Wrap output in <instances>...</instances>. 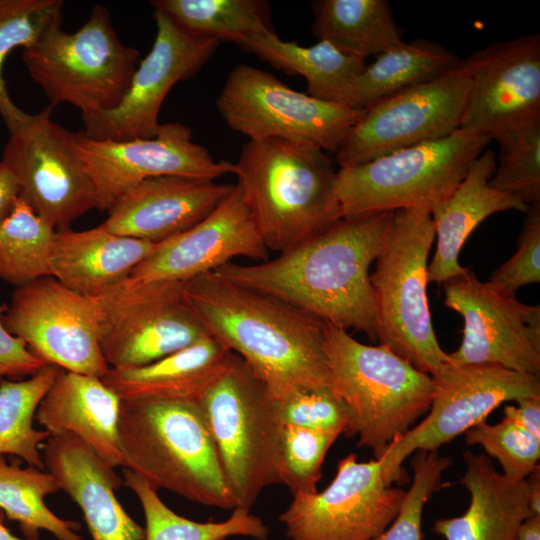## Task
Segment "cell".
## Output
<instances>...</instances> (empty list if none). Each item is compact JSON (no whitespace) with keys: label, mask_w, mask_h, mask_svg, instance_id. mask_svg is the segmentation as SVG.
<instances>
[{"label":"cell","mask_w":540,"mask_h":540,"mask_svg":"<svg viewBox=\"0 0 540 540\" xmlns=\"http://www.w3.org/2000/svg\"><path fill=\"white\" fill-rule=\"evenodd\" d=\"M435 392L429 414L396 438L381 458L386 484L409 480L403 463L416 451H434L484 422L506 401L540 396L539 375L499 365H454L449 361L431 375Z\"/></svg>","instance_id":"obj_11"},{"label":"cell","mask_w":540,"mask_h":540,"mask_svg":"<svg viewBox=\"0 0 540 540\" xmlns=\"http://www.w3.org/2000/svg\"><path fill=\"white\" fill-rule=\"evenodd\" d=\"M457 56L441 44L415 39L376 56L354 81L345 104L365 110L392 95L410 89L447 71Z\"/></svg>","instance_id":"obj_30"},{"label":"cell","mask_w":540,"mask_h":540,"mask_svg":"<svg viewBox=\"0 0 540 540\" xmlns=\"http://www.w3.org/2000/svg\"><path fill=\"white\" fill-rule=\"evenodd\" d=\"M470 88L461 128L491 140L540 120V36L489 44L467 57Z\"/></svg>","instance_id":"obj_20"},{"label":"cell","mask_w":540,"mask_h":540,"mask_svg":"<svg viewBox=\"0 0 540 540\" xmlns=\"http://www.w3.org/2000/svg\"><path fill=\"white\" fill-rule=\"evenodd\" d=\"M235 44L288 75L302 76L307 94L334 103L345 104L354 81L367 65L366 60L344 53L326 41L301 46L280 39L274 31L252 34Z\"/></svg>","instance_id":"obj_29"},{"label":"cell","mask_w":540,"mask_h":540,"mask_svg":"<svg viewBox=\"0 0 540 540\" xmlns=\"http://www.w3.org/2000/svg\"><path fill=\"white\" fill-rule=\"evenodd\" d=\"M470 88V65L458 59L436 78L363 110L340 143V168L446 137L461 128Z\"/></svg>","instance_id":"obj_12"},{"label":"cell","mask_w":540,"mask_h":540,"mask_svg":"<svg viewBox=\"0 0 540 540\" xmlns=\"http://www.w3.org/2000/svg\"><path fill=\"white\" fill-rule=\"evenodd\" d=\"M218 540H225V539H218Z\"/></svg>","instance_id":"obj_50"},{"label":"cell","mask_w":540,"mask_h":540,"mask_svg":"<svg viewBox=\"0 0 540 540\" xmlns=\"http://www.w3.org/2000/svg\"><path fill=\"white\" fill-rule=\"evenodd\" d=\"M540 281V204L528 206L515 254L497 268L489 284L496 289L515 295L530 284Z\"/></svg>","instance_id":"obj_43"},{"label":"cell","mask_w":540,"mask_h":540,"mask_svg":"<svg viewBox=\"0 0 540 540\" xmlns=\"http://www.w3.org/2000/svg\"><path fill=\"white\" fill-rule=\"evenodd\" d=\"M464 434L466 444L480 445L512 481L524 480L540 468V440L507 419L496 424L484 421Z\"/></svg>","instance_id":"obj_39"},{"label":"cell","mask_w":540,"mask_h":540,"mask_svg":"<svg viewBox=\"0 0 540 540\" xmlns=\"http://www.w3.org/2000/svg\"><path fill=\"white\" fill-rule=\"evenodd\" d=\"M153 15L156 36L151 50L139 62L126 94L115 108L82 118L81 132L85 136L115 141L154 137L170 90L195 75L221 43L185 33L158 10L154 9Z\"/></svg>","instance_id":"obj_19"},{"label":"cell","mask_w":540,"mask_h":540,"mask_svg":"<svg viewBox=\"0 0 540 540\" xmlns=\"http://www.w3.org/2000/svg\"><path fill=\"white\" fill-rule=\"evenodd\" d=\"M18 198L19 189L16 179L0 162V221L11 212Z\"/></svg>","instance_id":"obj_46"},{"label":"cell","mask_w":540,"mask_h":540,"mask_svg":"<svg viewBox=\"0 0 540 540\" xmlns=\"http://www.w3.org/2000/svg\"><path fill=\"white\" fill-rule=\"evenodd\" d=\"M490 142L486 135L460 128L446 137L340 168L336 192L342 217L430 211L454 191Z\"/></svg>","instance_id":"obj_8"},{"label":"cell","mask_w":540,"mask_h":540,"mask_svg":"<svg viewBox=\"0 0 540 540\" xmlns=\"http://www.w3.org/2000/svg\"><path fill=\"white\" fill-rule=\"evenodd\" d=\"M435 239L430 211H393L370 274L377 311V340L422 372L448 362L436 338L427 299L428 256Z\"/></svg>","instance_id":"obj_7"},{"label":"cell","mask_w":540,"mask_h":540,"mask_svg":"<svg viewBox=\"0 0 540 540\" xmlns=\"http://www.w3.org/2000/svg\"><path fill=\"white\" fill-rule=\"evenodd\" d=\"M233 188L211 179L149 178L125 192L100 226L114 234L158 244L200 222Z\"/></svg>","instance_id":"obj_22"},{"label":"cell","mask_w":540,"mask_h":540,"mask_svg":"<svg viewBox=\"0 0 540 540\" xmlns=\"http://www.w3.org/2000/svg\"><path fill=\"white\" fill-rule=\"evenodd\" d=\"M326 354L332 390L346 406L348 437L382 458L390 444L429 411L435 392L430 374L385 345H366L328 324Z\"/></svg>","instance_id":"obj_5"},{"label":"cell","mask_w":540,"mask_h":540,"mask_svg":"<svg viewBox=\"0 0 540 540\" xmlns=\"http://www.w3.org/2000/svg\"><path fill=\"white\" fill-rule=\"evenodd\" d=\"M312 32L340 51L366 60L403 40L386 0H319Z\"/></svg>","instance_id":"obj_31"},{"label":"cell","mask_w":540,"mask_h":540,"mask_svg":"<svg viewBox=\"0 0 540 540\" xmlns=\"http://www.w3.org/2000/svg\"><path fill=\"white\" fill-rule=\"evenodd\" d=\"M236 257L269 259L240 188L233 190L204 219L156 244L130 278L143 282L183 283L213 272Z\"/></svg>","instance_id":"obj_21"},{"label":"cell","mask_w":540,"mask_h":540,"mask_svg":"<svg viewBox=\"0 0 540 540\" xmlns=\"http://www.w3.org/2000/svg\"><path fill=\"white\" fill-rule=\"evenodd\" d=\"M393 212L341 218L274 259L233 262L214 274L280 298L337 328L377 340V311L369 269Z\"/></svg>","instance_id":"obj_1"},{"label":"cell","mask_w":540,"mask_h":540,"mask_svg":"<svg viewBox=\"0 0 540 540\" xmlns=\"http://www.w3.org/2000/svg\"><path fill=\"white\" fill-rule=\"evenodd\" d=\"M118 439L122 467L153 489L207 506L236 507L196 402L122 400Z\"/></svg>","instance_id":"obj_4"},{"label":"cell","mask_w":540,"mask_h":540,"mask_svg":"<svg viewBox=\"0 0 540 540\" xmlns=\"http://www.w3.org/2000/svg\"><path fill=\"white\" fill-rule=\"evenodd\" d=\"M56 229L18 198L0 221V279L16 287L50 274Z\"/></svg>","instance_id":"obj_36"},{"label":"cell","mask_w":540,"mask_h":540,"mask_svg":"<svg viewBox=\"0 0 540 540\" xmlns=\"http://www.w3.org/2000/svg\"><path fill=\"white\" fill-rule=\"evenodd\" d=\"M411 461L413 480L403 506L391 525L372 540H423L422 515L430 497L442 486V475L452 464L438 450L416 451Z\"/></svg>","instance_id":"obj_40"},{"label":"cell","mask_w":540,"mask_h":540,"mask_svg":"<svg viewBox=\"0 0 540 540\" xmlns=\"http://www.w3.org/2000/svg\"><path fill=\"white\" fill-rule=\"evenodd\" d=\"M283 425L348 435L349 413L336 393L327 387L299 388L277 399Z\"/></svg>","instance_id":"obj_42"},{"label":"cell","mask_w":540,"mask_h":540,"mask_svg":"<svg viewBox=\"0 0 540 540\" xmlns=\"http://www.w3.org/2000/svg\"><path fill=\"white\" fill-rule=\"evenodd\" d=\"M121 403L101 378L59 368L35 420L50 435L75 436L116 468L122 466L118 439Z\"/></svg>","instance_id":"obj_24"},{"label":"cell","mask_w":540,"mask_h":540,"mask_svg":"<svg viewBox=\"0 0 540 540\" xmlns=\"http://www.w3.org/2000/svg\"><path fill=\"white\" fill-rule=\"evenodd\" d=\"M22 57L50 104L69 103L82 118L115 108L139 64V51L120 40L100 4L76 32L57 27L23 49Z\"/></svg>","instance_id":"obj_9"},{"label":"cell","mask_w":540,"mask_h":540,"mask_svg":"<svg viewBox=\"0 0 540 540\" xmlns=\"http://www.w3.org/2000/svg\"><path fill=\"white\" fill-rule=\"evenodd\" d=\"M496 156L485 149L454 191L431 210L436 249L427 267V281L445 283L467 268L459 253L469 235L487 217L509 210L526 212L528 206L514 195L492 188Z\"/></svg>","instance_id":"obj_25"},{"label":"cell","mask_w":540,"mask_h":540,"mask_svg":"<svg viewBox=\"0 0 540 540\" xmlns=\"http://www.w3.org/2000/svg\"><path fill=\"white\" fill-rule=\"evenodd\" d=\"M155 247L100 225L82 231L59 229L52 240L50 274L77 293L98 297L130 277Z\"/></svg>","instance_id":"obj_26"},{"label":"cell","mask_w":540,"mask_h":540,"mask_svg":"<svg viewBox=\"0 0 540 540\" xmlns=\"http://www.w3.org/2000/svg\"><path fill=\"white\" fill-rule=\"evenodd\" d=\"M526 479L529 485L531 515L540 516V468L531 473Z\"/></svg>","instance_id":"obj_47"},{"label":"cell","mask_w":540,"mask_h":540,"mask_svg":"<svg viewBox=\"0 0 540 540\" xmlns=\"http://www.w3.org/2000/svg\"><path fill=\"white\" fill-rule=\"evenodd\" d=\"M49 105L10 132L1 163L16 179L19 198L56 230L97 208L93 183L77 148V135L51 118Z\"/></svg>","instance_id":"obj_13"},{"label":"cell","mask_w":540,"mask_h":540,"mask_svg":"<svg viewBox=\"0 0 540 540\" xmlns=\"http://www.w3.org/2000/svg\"><path fill=\"white\" fill-rule=\"evenodd\" d=\"M125 484L138 498L146 521L145 540H218L246 536L266 540L269 529L263 520L244 508H234L221 522H196L170 509L153 489L132 471L123 472Z\"/></svg>","instance_id":"obj_34"},{"label":"cell","mask_w":540,"mask_h":540,"mask_svg":"<svg viewBox=\"0 0 540 540\" xmlns=\"http://www.w3.org/2000/svg\"><path fill=\"white\" fill-rule=\"evenodd\" d=\"M515 402L516 405L505 406L503 418L540 440V396L525 397Z\"/></svg>","instance_id":"obj_45"},{"label":"cell","mask_w":540,"mask_h":540,"mask_svg":"<svg viewBox=\"0 0 540 540\" xmlns=\"http://www.w3.org/2000/svg\"><path fill=\"white\" fill-rule=\"evenodd\" d=\"M516 540H540V516L531 515L521 524Z\"/></svg>","instance_id":"obj_48"},{"label":"cell","mask_w":540,"mask_h":540,"mask_svg":"<svg viewBox=\"0 0 540 540\" xmlns=\"http://www.w3.org/2000/svg\"><path fill=\"white\" fill-rule=\"evenodd\" d=\"M406 492L386 484L381 458L359 462L351 453L323 491L294 494L279 520L289 540H372L395 520Z\"/></svg>","instance_id":"obj_16"},{"label":"cell","mask_w":540,"mask_h":540,"mask_svg":"<svg viewBox=\"0 0 540 540\" xmlns=\"http://www.w3.org/2000/svg\"><path fill=\"white\" fill-rule=\"evenodd\" d=\"M339 435L283 425L281 461L283 484L292 494L316 491L325 456Z\"/></svg>","instance_id":"obj_41"},{"label":"cell","mask_w":540,"mask_h":540,"mask_svg":"<svg viewBox=\"0 0 540 540\" xmlns=\"http://www.w3.org/2000/svg\"><path fill=\"white\" fill-rule=\"evenodd\" d=\"M58 370L45 365L24 380H0V455H15L30 466L45 469L42 446L50 434L36 430L33 421Z\"/></svg>","instance_id":"obj_35"},{"label":"cell","mask_w":540,"mask_h":540,"mask_svg":"<svg viewBox=\"0 0 540 540\" xmlns=\"http://www.w3.org/2000/svg\"><path fill=\"white\" fill-rule=\"evenodd\" d=\"M2 512L3 511L0 509V540H23L13 535L9 531V529L4 525V522H3L4 515Z\"/></svg>","instance_id":"obj_49"},{"label":"cell","mask_w":540,"mask_h":540,"mask_svg":"<svg viewBox=\"0 0 540 540\" xmlns=\"http://www.w3.org/2000/svg\"><path fill=\"white\" fill-rule=\"evenodd\" d=\"M77 135V148L97 196V209L109 211L140 182L160 176L215 180L233 174L234 165L216 161L192 140L191 129L179 122L160 124L152 138L99 140Z\"/></svg>","instance_id":"obj_18"},{"label":"cell","mask_w":540,"mask_h":540,"mask_svg":"<svg viewBox=\"0 0 540 540\" xmlns=\"http://www.w3.org/2000/svg\"><path fill=\"white\" fill-rule=\"evenodd\" d=\"M179 29L198 38L232 41L273 31L270 7L263 0H154Z\"/></svg>","instance_id":"obj_33"},{"label":"cell","mask_w":540,"mask_h":540,"mask_svg":"<svg viewBox=\"0 0 540 540\" xmlns=\"http://www.w3.org/2000/svg\"><path fill=\"white\" fill-rule=\"evenodd\" d=\"M232 351L207 335L182 350L138 367H110L101 378L121 400L197 402Z\"/></svg>","instance_id":"obj_28"},{"label":"cell","mask_w":540,"mask_h":540,"mask_svg":"<svg viewBox=\"0 0 540 540\" xmlns=\"http://www.w3.org/2000/svg\"><path fill=\"white\" fill-rule=\"evenodd\" d=\"M181 291L207 334L241 357L276 400L299 388L332 389L328 324L320 318L213 272Z\"/></svg>","instance_id":"obj_2"},{"label":"cell","mask_w":540,"mask_h":540,"mask_svg":"<svg viewBox=\"0 0 540 540\" xmlns=\"http://www.w3.org/2000/svg\"><path fill=\"white\" fill-rule=\"evenodd\" d=\"M181 284L128 277L96 297L100 347L109 367L147 365L208 335L185 302Z\"/></svg>","instance_id":"obj_14"},{"label":"cell","mask_w":540,"mask_h":540,"mask_svg":"<svg viewBox=\"0 0 540 540\" xmlns=\"http://www.w3.org/2000/svg\"><path fill=\"white\" fill-rule=\"evenodd\" d=\"M463 460L460 483L470 494L469 506L461 516L436 520L433 531L445 540H516L531 516L527 479L506 478L484 454L465 451Z\"/></svg>","instance_id":"obj_27"},{"label":"cell","mask_w":540,"mask_h":540,"mask_svg":"<svg viewBox=\"0 0 540 540\" xmlns=\"http://www.w3.org/2000/svg\"><path fill=\"white\" fill-rule=\"evenodd\" d=\"M60 490L56 478L34 466L22 468L8 464L0 455V509L7 518L18 522L28 540H37L40 530H47L58 540H83L76 532L80 524L54 514L45 498Z\"/></svg>","instance_id":"obj_32"},{"label":"cell","mask_w":540,"mask_h":540,"mask_svg":"<svg viewBox=\"0 0 540 540\" xmlns=\"http://www.w3.org/2000/svg\"><path fill=\"white\" fill-rule=\"evenodd\" d=\"M444 304L463 318L462 341L448 354L454 365L491 364L540 373V306L528 305L466 269L444 283Z\"/></svg>","instance_id":"obj_17"},{"label":"cell","mask_w":540,"mask_h":540,"mask_svg":"<svg viewBox=\"0 0 540 540\" xmlns=\"http://www.w3.org/2000/svg\"><path fill=\"white\" fill-rule=\"evenodd\" d=\"M216 108L229 128L249 140L278 139L332 153L363 112L293 90L246 64L230 71Z\"/></svg>","instance_id":"obj_10"},{"label":"cell","mask_w":540,"mask_h":540,"mask_svg":"<svg viewBox=\"0 0 540 540\" xmlns=\"http://www.w3.org/2000/svg\"><path fill=\"white\" fill-rule=\"evenodd\" d=\"M102 313L96 297L53 276L16 287L3 324L46 365L102 378L110 368L100 347Z\"/></svg>","instance_id":"obj_15"},{"label":"cell","mask_w":540,"mask_h":540,"mask_svg":"<svg viewBox=\"0 0 540 540\" xmlns=\"http://www.w3.org/2000/svg\"><path fill=\"white\" fill-rule=\"evenodd\" d=\"M7 304L0 305V380L32 376L46 364L38 359L23 340L8 332L3 324Z\"/></svg>","instance_id":"obj_44"},{"label":"cell","mask_w":540,"mask_h":540,"mask_svg":"<svg viewBox=\"0 0 540 540\" xmlns=\"http://www.w3.org/2000/svg\"><path fill=\"white\" fill-rule=\"evenodd\" d=\"M243 199L270 251L285 252L342 218L325 151L278 139L248 140L233 163Z\"/></svg>","instance_id":"obj_3"},{"label":"cell","mask_w":540,"mask_h":540,"mask_svg":"<svg viewBox=\"0 0 540 540\" xmlns=\"http://www.w3.org/2000/svg\"><path fill=\"white\" fill-rule=\"evenodd\" d=\"M61 0H0V116L9 132L17 129L29 114L9 95L3 78L7 56L18 47L38 43L62 22Z\"/></svg>","instance_id":"obj_37"},{"label":"cell","mask_w":540,"mask_h":540,"mask_svg":"<svg viewBox=\"0 0 540 540\" xmlns=\"http://www.w3.org/2000/svg\"><path fill=\"white\" fill-rule=\"evenodd\" d=\"M499 156L489 181L492 188L540 204V120L519 126L495 139Z\"/></svg>","instance_id":"obj_38"},{"label":"cell","mask_w":540,"mask_h":540,"mask_svg":"<svg viewBox=\"0 0 540 540\" xmlns=\"http://www.w3.org/2000/svg\"><path fill=\"white\" fill-rule=\"evenodd\" d=\"M235 499L249 510L260 493L283 484L277 400L237 354H231L196 402Z\"/></svg>","instance_id":"obj_6"},{"label":"cell","mask_w":540,"mask_h":540,"mask_svg":"<svg viewBox=\"0 0 540 540\" xmlns=\"http://www.w3.org/2000/svg\"><path fill=\"white\" fill-rule=\"evenodd\" d=\"M45 470L80 507L93 540H145V530L118 501L123 478L70 434L50 435L42 446Z\"/></svg>","instance_id":"obj_23"}]
</instances>
